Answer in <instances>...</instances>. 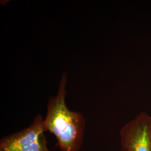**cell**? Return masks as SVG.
<instances>
[{
    "mask_svg": "<svg viewBox=\"0 0 151 151\" xmlns=\"http://www.w3.org/2000/svg\"><path fill=\"white\" fill-rule=\"evenodd\" d=\"M67 75L64 73L57 95L49 97L44 118L45 132L54 135L60 151H79L83 144L86 122L82 114L69 109L65 103Z\"/></svg>",
    "mask_w": 151,
    "mask_h": 151,
    "instance_id": "1",
    "label": "cell"
},
{
    "mask_svg": "<svg viewBox=\"0 0 151 151\" xmlns=\"http://www.w3.org/2000/svg\"><path fill=\"white\" fill-rule=\"evenodd\" d=\"M43 120L39 114L29 127L2 138L0 151H50Z\"/></svg>",
    "mask_w": 151,
    "mask_h": 151,
    "instance_id": "2",
    "label": "cell"
},
{
    "mask_svg": "<svg viewBox=\"0 0 151 151\" xmlns=\"http://www.w3.org/2000/svg\"><path fill=\"white\" fill-rule=\"evenodd\" d=\"M122 151H151V116L141 112L120 130Z\"/></svg>",
    "mask_w": 151,
    "mask_h": 151,
    "instance_id": "3",
    "label": "cell"
}]
</instances>
